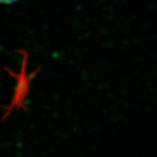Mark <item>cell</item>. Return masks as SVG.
I'll list each match as a JSON object with an SVG mask.
<instances>
[{"instance_id":"cell-1","label":"cell","mask_w":157,"mask_h":157,"mask_svg":"<svg viewBox=\"0 0 157 157\" xmlns=\"http://www.w3.org/2000/svg\"><path fill=\"white\" fill-rule=\"evenodd\" d=\"M18 0H0V3H4V4H10L13 2H16Z\"/></svg>"}]
</instances>
